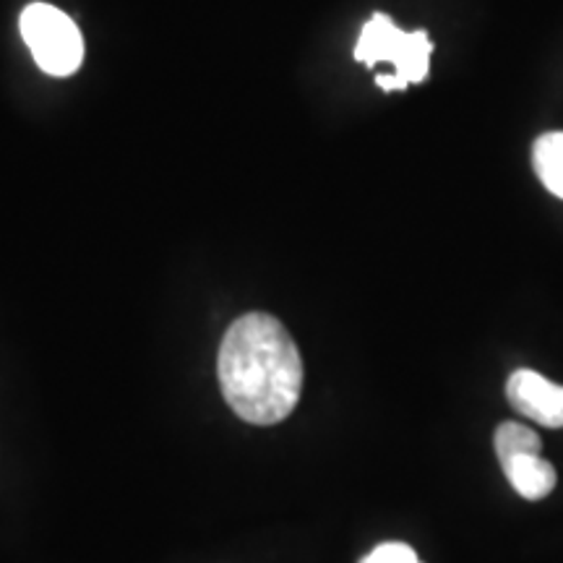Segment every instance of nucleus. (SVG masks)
Listing matches in <instances>:
<instances>
[{"label": "nucleus", "instance_id": "1", "mask_svg": "<svg viewBox=\"0 0 563 563\" xmlns=\"http://www.w3.org/2000/svg\"><path fill=\"white\" fill-rule=\"evenodd\" d=\"M217 373L232 412L253 426H274L295 410L302 389L298 344L269 313H245L224 334Z\"/></svg>", "mask_w": 563, "mask_h": 563}, {"label": "nucleus", "instance_id": "2", "mask_svg": "<svg viewBox=\"0 0 563 563\" xmlns=\"http://www.w3.org/2000/svg\"><path fill=\"white\" fill-rule=\"evenodd\" d=\"M433 42L426 32H402L389 16L376 13L365 21L361 40L355 45V58L363 66H378L389 63L394 66L391 76H376V84L386 91H397L420 84L431 68Z\"/></svg>", "mask_w": 563, "mask_h": 563}, {"label": "nucleus", "instance_id": "3", "mask_svg": "<svg viewBox=\"0 0 563 563\" xmlns=\"http://www.w3.org/2000/svg\"><path fill=\"white\" fill-rule=\"evenodd\" d=\"M19 30L45 74L70 76L81 68L84 40L68 13L51 3H32L21 11Z\"/></svg>", "mask_w": 563, "mask_h": 563}, {"label": "nucleus", "instance_id": "4", "mask_svg": "<svg viewBox=\"0 0 563 563\" xmlns=\"http://www.w3.org/2000/svg\"><path fill=\"white\" fill-rule=\"evenodd\" d=\"M506 397L522 418L545 428H563V386L548 382L538 371H514L506 382Z\"/></svg>", "mask_w": 563, "mask_h": 563}, {"label": "nucleus", "instance_id": "5", "mask_svg": "<svg viewBox=\"0 0 563 563\" xmlns=\"http://www.w3.org/2000/svg\"><path fill=\"white\" fill-rule=\"evenodd\" d=\"M506 477H509L511 488L527 501H540L555 488V470L553 464L540 460V454H522L514 460L501 462Z\"/></svg>", "mask_w": 563, "mask_h": 563}, {"label": "nucleus", "instance_id": "6", "mask_svg": "<svg viewBox=\"0 0 563 563\" xmlns=\"http://www.w3.org/2000/svg\"><path fill=\"white\" fill-rule=\"evenodd\" d=\"M532 165L548 191L563 199V131L545 133L534 141Z\"/></svg>", "mask_w": 563, "mask_h": 563}, {"label": "nucleus", "instance_id": "7", "mask_svg": "<svg viewBox=\"0 0 563 563\" xmlns=\"http://www.w3.org/2000/svg\"><path fill=\"white\" fill-rule=\"evenodd\" d=\"M493 446H496L498 462L514 460V456H522V454L543 452V441H540V435L534 433L532 428L522 426V422H504V426H498Z\"/></svg>", "mask_w": 563, "mask_h": 563}, {"label": "nucleus", "instance_id": "8", "mask_svg": "<svg viewBox=\"0 0 563 563\" xmlns=\"http://www.w3.org/2000/svg\"><path fill=\"white\" fill-rule=\"evenodd\" d=\"M361 563H422L418 553L405 543H382L376 545L368 555H363Z\"/></svg>", "mask_w": 563, "mask_h": 563}]
</instances>
